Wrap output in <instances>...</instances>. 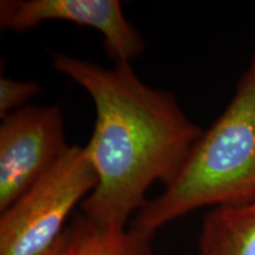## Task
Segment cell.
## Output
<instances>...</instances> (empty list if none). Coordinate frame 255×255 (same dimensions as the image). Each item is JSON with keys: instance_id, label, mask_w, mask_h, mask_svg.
Listing matches in <instances>:
<instances>
[{"instance_id": "52a82bcc", "label": "cell", "mask_w": 255, "mask_h": 255, "mask_svg": "<svg viewBox=\"0 0 255 255\" xmlns=\"http://www.w3.org/2000/svg\"><path fill=\"white\" fill-rule=\"evenodd\" d=\"M66 231L65 255H152L154 237L131 227H102L81 214Z\"/></svg>"}, {"instance_id": "7a4b0ae2", "label": "cell", "mask_w": 255, "mask_h": 255, "mask_svg": "<svg viewBox=\"0 0 255 255\" xmlns=\"http://www.w3.org/2000/svg\"><path fill=\"white\" fill-rule=\"evenodd\" d=\"M255 201V52L223 113L191 149L176 180L133 216L131 228L152 235L203 207Z\"/></svg>"}, {"instance_id": "9c48e42d", "label": "cell", "mask_w": 255, "mask_h": 255, "mask_svg": "<svg viewBox=\"0 0 255 255\" xmlns=\"http://www.w3.org/2000/svg\"><path fill=\"white\" fill-rule=\"evenodd\" d=\"M66 247H68V231H64L63 235L60 237L55 245L47 250L45 253L40 255H65Z\"/></svg>"}, {"instance_id": "8992f818", "label": "cell", "mask_w": 255, "mask_h": 255, "mask_svg": "<svg viewBox=\"0 0 255 255\" xmlns=\"http://www.w3.org/2000/svg\"><path fill=\"white\" fill-rule=\"evenodd\" d=\"M197 255H255V201L215 207L201 226Z\"/></svg>"}, {"instance_id": "ba28073f", "label": "cell", "mask_w": 255, "mask_h": 255, "mask_svg": "<svg viewBox=\"0 0 255 255\" xmlns=\"http://www.w3.org/2000/svg\"><path fill=\"white\" fill-rule=\"evenodd\" d=\"M40 92L36 81H15L8 77L0 78V117L1 120L15 110L24 108L31 98Z\"/></svg>"}, {"instance_id": "3957f363", "label": "cell", "mask_w": 255, "mask_h": 255, "mask_svg": "<svg viewBox=\"0 0 255 255\" xmlns=\"http://www.w3.org/2000/svg\"><path fill=\"white\" fill-rule=\"evenodd\" d=\"M97 186L87 148L69 146L50 170L0 216V255H40L62 237L66 220Z\"/></svg>"}, {"instance_id": "6da1fadb", "label": "cell", "mask_w": 255, "mask_h": 255, "mask_svg": "<svg viewBox=\"0 0 255 255\" xmlns=\"http://www.w3.org/2000/svg\"><path fill=\"white\" fill-rule=\"evenodd\" d=\"M59 72L90 95L94 132L85 145L97 186L82 214L102 227L128 228L156 182L170 186L205 130L184 114L171 92L146 85L131 64L107 69L68 55L53 56Z\"/></svg>"}, {"instance_id": "277c9868", "label": "cell", "mask_w": 255, "mask_h": 255, "mask_svg": "<svg viewBox=\"0 0 255 255\" xmlns=\"http://www.w3.org/2000/svg\"><path fill=\"white\" fill-rule=\"evenodd\" d=\"M56 105L15 110L0 126V213L45 175L69 149Z\"/></svg>"}, {"instance_id": "5b68a950", "label": "cell", "mask_w": 255, "mask_h": 255, "mask_svg": "<svg viewBox=\"0 0 255 255\" xmlns=\"http://www.w3.org/2000/svg\"><path fill=\"white\" fill-rule=\"evenodd\" d=\"M50 20L75 23L102 33L115 64L128 63L144 50L138 30L126 18L119 0H1L0 27L23 32Z\"/></svg>"}]
</instances>
